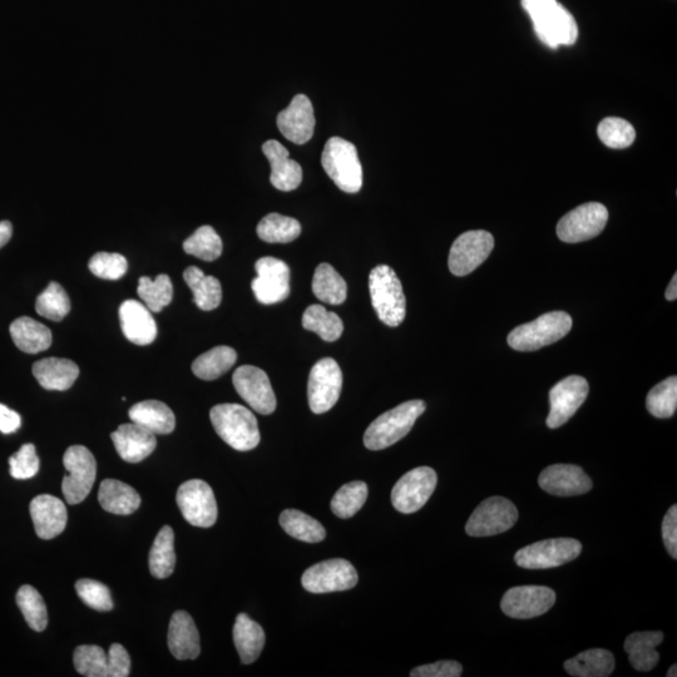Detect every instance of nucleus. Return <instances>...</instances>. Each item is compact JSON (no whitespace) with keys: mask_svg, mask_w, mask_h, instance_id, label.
Returning a JSON list of instances; mask_svg holds the SVG:
<instances>
[{"mask_svg":"<svg viewBox=\"0 0 677 677\" xmlns=\"http://www.w3.org/2000/svg\"><path fill=\"white\" fill-rule=\"evenodd\" d=\"M11 476L16 479H31L39 471V458L33 444H24L19 451L9 458Z\"/></svg>","mask_w":677,"mask_h":677,"instance_id":"obj_51","label":"nucleus"},{"mask_svg":"<svg viewBox=\"0 0 677 677\" xmlns=\"http://www.w3.org/2000/svg\"><path fill=\"white\" fill-rule=\"evenodd\" d=\"M518 521V510L510 499L491 497L472 513L466 525L468 536L489 537L510 531Z\"/></svg>","mask_w":677,"mask_h":677,"instance_id":"obj_9","label":"nucleus"},{"mask_svg":"<svg viewBox=\"0 0 677 677\" xmlns=\"http://www.w3.org/2000/svg\"><path fill=\"white\" fill-rule=\"evenodd\" d=\"M358 580L355 567L342 558L316 563L301 577L303 587L311 594L347 591L357 586Z\"/></svg>","mask_w":677,"mask_h":677,"instance_id":"obj_12","label":"nucleus"},{"mask_svg":"<svg viewBox=\"0 0 677 677\" xmlns=\"http://www.w3.org/2000/svg\"><path fill=\"white\" fill-rule=\"evenodd\" d=\"M33 375L44 389L64 392L76 382L79 368L69 359L46 358L34 363Z\"/></svg>","mask_w":677,"mask_h":677,"instance_id":"obj_27","label":"nucleus"},{"mask_svg":"<svg viewBox=\"0 0 677 677\" xmlns=\"http://www.w3.org/2000/svg\"><path fill=\"white\" fill-rule=\"evenodd\" d=\"M13 226L9 221H0V249L12 239Z\"/></svg>","mask_w":677,"mask_h":677,"instance_id":"obj_56","label":"nucleus"},{"mask_svg":"<svg viewBox=\"0 0 677 677\" xmlns=\"http://www.w3.org/2000/svg\"><path fill=\"white\" fill-rule=\"evenodd\" d=\"M21 426V415L9 409L7 405L0 404V432L11 434L17 432Z\"/></svg>","mask_w":677,"mask_h":677,"instance_id":"obj_55","label":"nucleus"},{"mask_svg":"<svg viewBox=\"0 0 677 677\" xmlns=\"http://www.w3.org/2000/svg\"><path fill=\"white\" fill-rule=\"evenodd\" d=\"M237 360V354L230 347H216L209 350L192 363V372L197 378L202 380L219 379L225 373L234 367Z\"/></svg>","mask_w":677,"mask_h":677,"instance_id":"obj_37","label":"nucleus"},{"mask_svg":"<svg viewBox=\"0 0 677 677\" xmlns=\"http://www.w3.org/2000/svg\"><path fill=\"white\" fill-rule=\"evenodd\" d=\"M265 632L258 622L246 614L236 617L234 642L242 664L250 665L259 659L265 646Z\"/></svg>","mask_w":677,"mask_h":677,"instance_id":"obj_32","label":"nucleus"},{"mask_svg":"<svg viewBox=\"0 0 677 677\" xmlns=\"http://www.w3.org/2000/svg\"><path fill=\"white\" fill-rule=\"evenodd\" d=\"M210 419L217 436L239 452H249L259 446L258 419L240 404H219L211 409Z\"/></svg>","mask_w":677,"mask_h":677,"instance_id":"obj_2","label":"nucleus"},{"mask_svg":"<svg viewBox=\"0 0 677 677\" xmlns=\"http://www.w3.org/2000/svg\"><path fill=\"white\" fill-rule=\"evenodd\" d=\"M29 511H31L34 530L42 540H52L66 530L67 508L61 499L51 494H41L33 499Z\"/></svg>","mask_w":677,"mask_h":677,"instance_id":"obj_22","label":"nucleus"},{"mask_svg":"<svg viewBox=\"0 0 677 677\" xmlns=\"http://www.w3.org/2000/svg\"><path fill=\"white\" fill-rule=\"evenodd\" d=\"M494 247L492 234L484 230L464 232L453 242L449 252L448 266L456 276L473 273L489 258Z\"/></svg>","mask_w":677,"mask_h":677,"instance_id":"obj_15","label":"nucleus"},{"mask_svg":"<svg viewBox=\"0 0 677 677\" xmlns=\"http://www.w3.org/2000/svg\"><path fill=\"white\" fill-rule=\"evenodd\" d=\"M369 291L372 305L378 318L390 328L403 323L407 300L402 283L392 268L379 265L369 275Z\"/></svg>","mask_w":677,"mask_h":677,"instance_id":"obj_4","label":"nucleus"},{"mask_svg":"<svg viewBox=\"0 0 677 677\" xmlns=\"http://www.w3.org/2000/svg\"><path fill=\"white\" fill-rule=\"evenodd\" d=\"M313 291L316 298L324 303L340 305L347 299L348 286L333 266L320 264L315 270Z\"/></svg>","mask_w":677,"mask_h":677,"instance_id":"obj_36","label":"nucleus"},{"mask_svg":"<svg viewBox=\"0 0 677 677\" xmlns=\"http://www.w3.org/2000/svg\"><path fill=\"white\" fill-rule=\"evenodd\" d=\"M597 133L605 146L622 150L635 142L636 132L630 122L619 117L605 118L597 128Z\"/></svg>","mask_w":677,"mask_h":677,"instance_id":"obj_47","label":"nucleus"},{"mask_svg":"<svg viewBox=\"0 0 677 677\" xmlns=\"http://www.w3.org/2000/svg\"><path fill=\"white\" fill-rule=\"evenodd\" d=\"M9 330H11L14 344L24 353H42L52 345V331L29 316L14 320Z\"/></svg>","mask_w":677,"mask_h":677,"instance_id":"obj_31","label":"nucleus"},{"mask_svg":"<svg viewBox=\"0 0 677 677\" xmlns=\"http://www.w3.org/2000/svg\"><path fill=\"white\" fill-rule=\"evenodd\" d=\"M63 466L68 476L63 478L62 492L66 502L73 506L91 493L97 477V462L90 449L72 446L64 453Z\"/></svg>","mask_w":677,"mask_h":677,"instance_id":"obj_7","label":"nucleus"},{"mask_svg":"<svg viewBox=\"0 0 677 677\" xmlns=\"http://www.w3.org/2000/svg\"><path fill=\"white\" fill-rule=\"evenodd\" d=\"M462 674V665L457 661L449 660L418 666L410 672L412 677H459Z\"/></svg>","mask_w":677,"mask_h":677,"instance_id":"obj_52","label":"nucleus"},{"mask_svg":"<svg viewBox=\"0 0 677 677\" xmlns=\"http://www.w3.org/2000/svg\"><path fill=\"white\" fill-rule=\"evenodd\" d=\"M17 605L32 630L42 632L47 629L48 612L46 602L36 588L24 585L18 590Z\"/></svg>","mask_w":677,"mask_h":677,"instance_id":"obj_43","label":"nucleus"},{"mask_svg":"<svg viewBox=\"0 0 677 677\" xmlns=\"http://www.w3.org/2000/svg\"><path fill=\"white\" fill-rule=\"evenodd\" d=\"M538 484L543 491L558 497L580 496L590 492L594 483L575 464H553L542 471Z\"/></svg>","mask_w":677,"mask_h":677,"instance_id":"obj_20","label":"nucleus"},{"mask_svg":"<svg viewBox=\"0 0 677 677\" xmlns=\"http://www.w3.org/2000/svg\"><path fill=\"white\" fill-rule=\"evenodd\" d=\"M522 8L533 22L537 37L556 49L572 46L578 38L576 19L557 0H522Z\"/></svg>","mask_w":677,"mask_h":677,"instance_id":"obj_1","label":"nucleus"},{"mask_svg":"<svg viewBox=\"0 0 677 677\" xmlns=\"http://www.w3.org/2000/svg\"><path fill=\"white\" fill-rule=\"evenodd\" d=\"M426 408L423 400H409L380 415L364 434L365 447L370 451H382L392 447L412 431L415 422L426 412Z\"/></svg>","mask_w":677,"mask_h":677,"instance_id":"obj_3","label":"nucleus"},{"mask_svg":"<svg viewBox=\"0 0 677 677\" xmlns=\"http://www.w3.org/2000/svg\"><path fill=\"white\" fill-rule=\"evenodd\" d=\"M98 501L103 510L118 516L132 515L141 506V497L136 489L117 479H105L101 483Z\"/></svg>","mask_w":677,"mask_h":677,"instance_id":"obj_30","label":"nucleus"},{"mask_svg":"<svg viewBox=\"0 0 677 677\" xmlns=\"http://www.w3.org/2000/svg\"><path fill=\"white\" fill-rule=\"evenodd\" d=\"M131 657L120 644H113L107 652V677H127L130 675Z\"/></svg>","mask_w":677,"mask_h":677,"instance_id":"obj_53","label":"nucleus"},{"mask_svg":"<svg viewBox=\"0 0 677 677\" xmlns=\"http://www.w3.org/2000/svg\"><path fill=\"white\" fill-rule=\"evenodd\" d=\"M572 324L571 316L565 311H552L513 329L508 335V345L517 352H536L565 338Z\"/></svg>","mask_w":677,"mask_h":677,"instance_id":"obj_6","label":"nucleus"},{"mask_svg":"<svg viewBox=\"0 0 677 677\" xmlns=\"http://www.w3.org/2000/svg\"><path fill=\"white\" fill-rule=\"evenodd\" d=\"M437 483V473L429 467H419L405 473L392 491L395 510L404 515L418 512L432 497Z\"/></svg>","mask_w":677,"mask_h":677,"instance_id":"obj_11","label":"nucleus"},{"mask_svg":"<svg viewBox=\"0 0 677 677\" xmlns=\"http://www.w3.org/2000/svg\"><path fill=\"white\" fill-rule=\"evenodd\" d=\"M280 526L289 536L303 542L318 543L326 537L325 528L319 521L298 510L281 513Z\"/></svg>","mask_w":677,"mask_h":677,"instance_id":"obj_38","label":"nucleus"},{"mask_svg":"<svg viewBox=\"0 0 677 677\" xmlns=\"http://www.w3.org/2000/svg\"><path fill=\"white\" fill-rule=\"evenodd\" d=\"M123 334L131 343L146 347L157 338V324L146 305L137 300H126L120 306Z\"/></svg>","mask_w":677,"mask_h":677,"instance_id":"obj_24","label":"nucleus"},{"mask_svg":"<svg viewBox=\"0 0 677 677\" xmlns=\"http://www.w3.org/2000/svg\"><path fill=\"white\" fill-rule=\"evenodd\" d=\"M167 641L168 649L177 660H195L200 656L199 630L186 611H177L172 615Z\"/></svg>","mask_w":677,"mask_h":677,"instance_id":"obj_26","label":"nucleus"},{"mask_svg":"<svg viewBox=\"0 0 677 677\" xmlns=\"http://www.w3.org/2000/svg\"><path fill=\"white\" fill-rule=\"evenodd\" d=\"M76 591L79 599L93 610L107 612L113 609L110 588L100 581L82 578L76 582Z\"/></svg>","mask_w":677,"mask_h":677,"instance_id":"obj_49","label":"nucleus"},{"mask_svg":"<svg viewBox=\"0 0 677 677\" xmlns=\"http://www.w3.org/2000/svg\"><path fill=\"white\" fill-rule=\"evenodd\" d=\"M182 516L190 525L209 528L217 521V503L212 488L201 479L181 484L176 496Z\"/></svg>","mask_w":677,"mask_h":677,"instance_id":"obj_13","label":"nucleus"},{"mask_svg":"<svg viewBox=\"0 0 677 677\" xmlns=\"http://www.w3.org/2000/svg\"><path fill=\"white\" fill-rule=\"evenodd\" d=\"M185 283L194 294V301L199 309L211 311L219 308L222 300L220 281L214 276L205 275L204 271L190 266L184 273Z\"/></svg>","mask_w":677,"mask_h":677,"instance_id":"obj_34","label":"nucleus"},{"mask_svg":"<svg viewBox=\"0 0 677 677\" xmlns=\"http://www.w3.org/2000/svg\"><path fill=\"white\" fill-rule=\"evenodd\" d=\"M73 662L82 676L107 677V652L100 646H78L73 654Z\"/></svg>","mask_w":677,"mask_h":677,"instance_id":"obj_48","label":"nucleus"},{"mask_svg":"<svg viewBox=\"0 0 677 677\" xmlns=\"http://www.w3.org/2000/svg\"><path fill=\"white\" fill-rule=\"evenodd\" d=\"M662 538L667 552L672 558H677V506L674 504L666 513L662 522Z\"/></svg>","mask_w":677,"mask_h":677,"instance_id":"obj_54","label":"nucleus"},{"mask_svg":"<svg viewBox=\"0 0 677 677\" xmlns=\"http://www.w3.org/2000/svg\"><path fill=\"white\" fill-rule=\"evenodd\" d=\"M148 565L153 577H170L176 566L175 533L170 526L161 528L148 557Z\"/></svg>","mask_w":677,"mask_h":677,"instance_id":"obj_35","label":"nucleus"},{"mask_svg":"<svg viewBox=\"0 0 677 677\" xmlns=\"http://www.w3.org/2000/svg\"><path fill=\"white\" fill-rule=\"evenodd\" d=\"M556 594L546 586H518L504 594L501 609L504 615L517 620L535 619L555 605Z\"/></svg>","mask_w":677,"mask_h":677,"instance_id":"obj_16","label":"nucleus"},{"mask_svg":"<svg viewBox=\"0 0 677 677\" xmlns=\"http://www.w3.org/2000/svg\"><path fill=\"white\" fill-rule=\"evenodd\" d=\"M581 552V542L572 538H553L522 548L516 553L515 561L526 570H548L576 560Z\"/></svg>","mask_w":677,"mask_h":677,"instance_id":"obj_8","label":"nucleus"},{"mask_svg":"<svg viewBox=\"0 0 677 677\" xmlns=\"http://www.w3.org/2000/svg\"><path fill=\"white\" fill-rule=\"evenodd\" d=\"M609 221V210L599 202L576 207L562 217L557 225V236L568 244H577L594 239L605 230Z\"/></svg>","mask_w":677,"mask_h":677,"instance_id":"obj_10","label":"nucleus"},{"mask_svg":"<svg viewBox=\"0 0 677 677\" xmlns=\"http://www.w3.org/2000/svg\"><path fill=\"white\" fill-rule=\"evenodd\" d=\"M321 165L340 190L347 194H357L362 190V163L352 142L340 137L330 138L321 155Z\"/></svg>","mask_w":677,"mask_h":677,"instance_id":"obj_5","label":"nucleus"},{"mask_svg":"<svg viewBox=\"0 0 677 677\" xmlns=\"http://www.w3.org/2000/svg\"><path fill=\"white\" fill-rule=\"evenodd\" d=\"M118 456L128 463H140L157 447L155 434L135 423L122 424L111 434Z\"/></svg>","mask_w":677,"mask_h":677,"instance_id":"obj_23","label":"nucleus"},{"mask_svg":"<svg viewBox=\"0 0 677 677\" xmlns=\"http://www.w3.org/2000/svg\"><path fill=\"white\" fill-rule=\"evenodd\" d=\"M186 254L204 261H215L222 254V240L211 226H201L184 242Z\"/></svg>","mask_w":677,"mask_h":677,"instance_id":"obj_45","label":"nucleus"},{"mask_svg":"<svg viewBox=\"0 0 677 677\" xmlns=\"http://www.w3.org/2000/svg\"><path fill=\"white\" fill-rule=\"evenodd\" d=\"M137 293L151 313H160L171 304L174 285L170 276L165 274L158 275L155 280L143 276L138 283Z\"/></svg>","mask_w":677,"mask_h":677,"instance_id":"obj_41","label":"nucleus"},{"mask_svg":"<svg viewBox=\"0 0 677 677\" xmlns=\"http://www.w3.org/2000/svg\"><path fill=\"white\" fill-rule=\"evenodd\" d=\"M258 278L252 280L251 288L256 300L264 305H274L290 295V269L283 260L261 258L255 264Z\"/></svg>","mask_w":677,"mask_h":677,"instance_id":"obj_17","label":"nucleus"},{"mask_svg":"<svg viewBox=\"0 0 677 677\" xmlns=\"http://www.w3.org/2000/svg\"><path fill=\"white\" fill-rule=\"evenodd\" d=\"M665 298L669 301H675L677 298V275L671 279L669 286H667Z\"/></svg>","mask_w":677,"mask_h":677,"instance_id":"obj_57","label":"nucleus"},{"mask_svg":"<svg viewBox=\"0 0 677 677\" xmlns=\"http://www.w3.org/2000/svg\"><path fill=\"white\" fill-rule=\"evenodd\" d=\"M37 313L52 321H61L71 311V300L62 285L52 281L36 301Z\"/></svg>","mask_w":677,"mask_h":677,"instance_id":"obj_46","label":"nucleus"},{"mask_svg":"<svg viewBox=\"0 0 677 677\" xmlns=\"http://www.w3.org/2000/svg\"><path fill=\"white\" fill-rule=\"evenodd\" d=\"M232 383L237 394L250 405L255 412L263 415L273 414L276 409V397L268 374L263 369L242 365L236 369Z\"/></svg>","mask_w":677,"mask_h":677,"instance_id":"obj_19","label":"nucleus"},{"mask_svg":"<svg viewBox=\"0 0 677 677\" xmlns=\"http://www.w3.org/2000/svg\"><path fill=\"white\" fill-rule=\"evenodd\" d=\"M278 128L286 140L305 145L314 136L315 113L313 103L305 95L293 98L286 110L278 115Z\"/></svg>","mask_w":677,"mask_h":677,"instance_id":"obj_21","label":"nucleus"},{"mask_svg":"<svg viewBox=\"0 0 677 677\" xmlns=\"http://www.w3.org/2000/svg\"><path fill=\"white\" fill-rule=\"evenodd\" d=\"M368 498V486L362 481L344 484L331 499V511L335 516L347 520L362 510Z\"/></svg>","mask_w":677,"mask_h":677,"instance_id":"obj_42","label":"nucleus"},{"mask_svg":"<svg viewBox=\"0 0 677 677\" xmlns=\"http://www.w3.org/2000/svg\"><path fill=\"white\" fill-rule=\"evenodd\" d=\"M304 329L314 331L325 342H335L343 335L344 324L339 315L321 305H311L303 315Z\"/></svg>","mask_w":677,"mask_h":677,"instance_id":"obj_39","label":"nucleus"},{"mask_svg":"<svg viewBox=\"0 0 677 677\" xmlns=\"http://www.w3.org/2000/svg\"><path fill=\"white\" fill-rule=\"evenodd\" d=\"M563 667L575 677H607L615 670V657L609 650L592 649L567 660Z\"/></svg>","mask_w":677,"mask_h":677,"instance_id":"obj_33","label":"nucleus"},{"mask_svg":"<svg viewBox=\"0 0 677 677\" xmlns=\"http://www.w3.org/2000/svg\"><path fill=\"white\" fill-rule=\"evenodd\" d=\"M677 676V665H672L669 672H667V677H676Z\"/></svg>","mask_w":677,"mask_h":677,"instance_id":"obj_58","label":"nucleus"},{"mask_svg":"<svg viewBox=\"0 0 677 677\" xmlns=\"http://www.w3.org/2000/svg\"><path fill=\"white\" fill-rule=\"evenodd\" d=\"M263 152L271 165V185L280 191H294L303 181V170L298 162L291 160L290 153L279 141H266Z\"/></svg>","mask_w":677,"mask_h":677,"instance_id":"obj_25","label":"nucleus"},{"mask_svg":"<svg viewBox=\"0 0 677 677\" xmlns=\"http://www.w3.org/2000/svg\"><path fill=\"white\" fill-rule=\"evenodd\" d=\"M132 423L147 429L155 434H170L176 427V418L174 412L165 403L160 400H145L130 409L128 412Z\"/></svg>","mask_w":677,"mask_h":677,"instance_id":"obj_28","label":"nucleus"},{"mask_svg":"<svg viewBox=\"0 0 677 677\" xmlns=\"http://www.w3.org/2000/svg\"><path fill=\"white\" fill-rule=\"evenodd\" d=\"M646 408L656 418H671L677 408V378H667L652 388L647 394Z\"/></svg>","mask_w":677,"mask_h":677,"instance_id":"obj_44","label":"nucleus"},{"mask_svg":"<svg viewBox=\"0 0 677 677\" xmlns=\"http://www.w3.org/2000/svg\"><path fill=\"white\" fill-rule=\"evenodd\" d=\"M664 641V634L656 631L635 632L627 637L625 651L635 670L649 672L659 664L660 654L656 647Z\"/></svg>","mask_w":677,"mask_h":677,"instance_id":"obj_29","label":"nucleus"},{"mask_svg":"<svg viewBox=\"0 0 677 677\" xmlns=\"http://www.w3.org/2000/svg\"><path fill=\"white\" fill-rule=\"evenodd\" d=\"M256 231L260 239L269 244H288L298 239L301 234V225L293 217L269 214L260 221Z\"/></svg>","mask_w":677,"mask_h":677,"instance_id":"obj_40","label":"nucleus"},{"mask_svg":"<svg viewBox=\"0 0 677 677\" xmlns=\"http://www.w3.org/2000/svg\"><path fill=\"white\" fill-rule=\"evenodd\" d=\"M590 392V385L580 375H571L558 382L550 392V414L547 427L557 429L566 424L582 407Z\"/></svg>","mask_w":677,"mask_h":677,"instance_id":"obj_18","label":"nucleus"},{"mask_svg":"<svg viewBox=\"0 0 677 677\" xmlns=\"http://www.w3.org/2000/svg\"><path fill=\"white\" fill-rule=\"evenodd\" d=\"M91 273L97 278L105 280H120L125 276L128 270V263L125 256L121 254H110V252H98L92 256L88 264Z\"/></svg>","mask_w":677,"mask_h":677,"instance_id":"obj_50","label":"nucleus"},{"mask_svg":"<svg viewBox=\"0 0 677 677\" xmlns=\"http://www.w3.org/2000/svg\"><path fill=\"white\" fill-rule=\"evenodd\" d=\"M343 387V373L334 359L325 358L311 369L308 382V398L311 412H329L338 402Z\"/></svg>","mask_w":677,"mask_h":677,"instance_id":"obj_14","label":"nucleus"}]
</instances>
